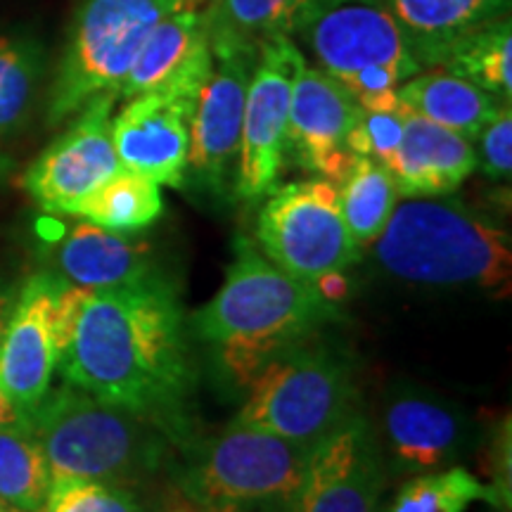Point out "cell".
<instances>
[{
    "label": "cell",
    "instance_id": "6da1fadb",
    "mask_svg": "<svg viewBox=\"0 0 512 512\" xmlns=\"http://www.w3.org/2000/svg\"><path fill=\"white\" fill-rule=\"evenodd\" d=\"M57 368L83 392L162 420L190 387L176 292L162 278L93 290Z\"/></svg>",
    "mask_w": 512,
    "mask_h": 512
},
{
    "label": "cell",
    "instance_id": "7a4b0ae2",
    "mask_svg": "<svg viewBox=\"0 0 512 512\" xmlns=\"http://www.w3.org/2000/svg\"><path fill=\"white\" fill-rule=\"evenodd\" d=\"M332 309L316 285L280 271L240 238L221 290L195 313V332L221 351L238 384L249 387L268 358L309 337Z\"/></svg>",
    "mask_w": 512,
    "mask_h": 512
},
{
    "label": "cell",
    "instance_id": "3957f363",
    "mask_svg": "<svg viewBox=\"0 0 512 512\" xmlns=\"http://www.w3.org/2000/svg\"><path fill=\"white\" fill-rule=\"evenodd\" d=\"M373 256L384 273L403 283L510 294V233L458 200L396 202L392 219L373 242Z\"/></svg>",
    "mask_w": 512,
    "mask_h": 512
},
{
    "label": "cell",
    "instance_id": "277c9868",
    "mask_svg": "<svg viewBox=\"0 0 512 512\" xmlns=\"http://www.w3.org/2000/svg\"><path fill=\"white\" fill-rule=\"evenodd\" d=\"M22 418L46 453L53 484L126 486L155 472L164 458L157 418L114 406L69 382L50 389Z\"/></svg>",
    "mask_w": 512,
    "mask_h": 512
},
{
    "label": "cell",
    "instance_id": "5b68a950",
    "mask_svg": "<svg viewBox=\"0 0 512 512\" xmlns=\"http://www.w3.org/2000/svg\"><path fill=\"white\" fill-rule=\"evenodd\" d=\"M181 8H192L190 0H81L50 88V124L119 93L150 31Z\"/></svg>",
    "mask_w": 512,
    "mask_h": 512
},
{
    "label": "cell",
    "instance_id": "8992f818",
    "mask_svg": "<svg viewBox=\"0 0 512 512\" xmlns=\"http://www.w3.org/2000/svg\"><path fill=\"white\" fill-rule=\"evenodd\" d=\"M349 366L304 339L280 349L249 382L240 422L313 448L354 418Z\"/></svg>",
    "mask_w": 512,
    "mask_h": 512
},
{
    "label": "cell",
    "instance_id": "52a82bcc",
    "mask_svg": "<svg viewBox=\"0 0 512 512\" xmlns=\"http://www.w3.org/2000/svg\"><path fill=\"white\" fill-rule=\"evenodd\" d=\"M311 448L235 420L219 437L197 448L181 477V494L200 503L297 501Z\"/></svg>",
    "mask_w": 512,
    "mask_h": 512
},
{
    "label": "cell",
    "instance_id": "ba28073f",
    "mask_svg": "<svg viewBox=\"0 0 512 512\" xmlns=\"http://www.w3.org/2000/svg\"><path fill=\"white\" fill-rule=\"evenodd\" d=\"M256 242L280 271L309 283L361 259V249L342 219L337 185L325 178L268 192L256 223Z\"/></svg>",
    "mask_w": 512,
    "mask_h": 512
},
{
    "label": "cell",
    "instance_id": "9c48e42d",
    "mask_svg": "<svg viewBox=\"0 0 512 512\" xmlns=\"http://www.w3.org/2000/svg\"><path fill=\"white\" fill-rule=\"evenodd\" d=\"M287 38H297L337 81L373 64L401 67L413 76L422 72L384 0H311Z\"/></svg>",
    "mask_w": 512,
    "mask_h": 512
},
{
    "label": "cell",
    "instance_id": "30bf717a",
    "mask_svg": "<svg viewBox=\"0 0 512 512\" xmlns=\"http://www.w3.org/2000/svg\"><path fill=\"white\" fill-rule=\"evenodd\" d=\"M299 48L280 36L259 46V60L249 76L245 117H242L235 192L256 202L278 188L287 159V119Z\"/></svg>",
    "mask_w": 512,
    "mask_h": 512
},
{
    "label": "cell",
    "instance_id": "8fae6325",
    "mask_svg": "<svg viewBox=\"0 0 512 512\" xmlns=\"http://www.w3.org/2000/svg\"><path fill=\"white\" fill-rule=\"evenodd\" d=\"M114 102L117 93L98 95L88 102L67 133L24 171V190L43 211L72 214L83 197L121 171L112 145Z\"/></svg>",
    "mask_w": 512,
    "mask_h": 512
},
{
    "label": "cell",
    "instance_id": "7c38bea8",
    "mask_svg": "<svg viewBox=\"0 0 512 512\" xmlns=\"http://www.w3.org/2000/svg\"><path fill=\"white\" fill-rule=\"evenodd\" d=\"M361 117V105L335 76L306 64L302 50L294 60L287 152L306 171L339 183L354 164L349 133Z\"/></svg>",
    "mask_w": 512,
    "mask_h": 512
},
{
    "label": "cell",
    "instance_id": "4fadbf2b",
    "mask_svg": "<svg viewBox=\"0 0 512 512\" xmlns=\"http://www.w3.org/2000/svg\"><path fill=\"white\" fill-rule=\"evenodd\" d=\"M384 489V465L361 415L311 448L294 512H375Z\"/></svg>",
    "mask_w": 512,
    "mask_h": 512
},
{
    "label": "cell",
    "instance_id": "5bb4252c",
    "mask_svg": "<svg viewBox=\"0 0 512 512\" xmlns=\"http://www.w3.org/2000/svg\"><path fill=\"white\" fill-rule=\"evenodd\" d=\"M256 60L259 50H235L214 57V69L190 117L188 169L197 181L219 192L226 190L233 171H238L247 86Z\"/></svg>",
    "mask_w": 512,
    "mask_h": 512
},
{
    "label": "cell",
    "instance_id": "9a60e30c",
    "mask_svg": "<svg viewBox=\"0 0 512 512\" xmlns=\"http://www.w3.org/2000/svg\"><path fill=\"white\" fill-rule=\"evenodd\" d=\"M190 98L171 93H145L128 100L112 119V145L121 169L140 174L157 185L181 188L188 176Z\"/></svg>",
    "mask_w": 512,
    "mask_h": 512
},
{
    "label": "cell",
    "instance_id": "2e32d148",
    "mask_svg": "<svg viewBox=\"0 0 512 512\" xmlns=\"http://www.w3.org/2000/svg\"><path fill=\"white\" fill-rule=\"evenodd\" d=\"M60 280L50 273H38L27 280L15 299L0 342V392L19 415L34 411L53 384L57 349L50 304Z\"/></svg>",
    "mask_w": 512,
    "mask_h": 512
},
{
    "label": "cell",
    "instance_id": "e0dca14e",
    "mask_svg": "<svg viewBox=\"0 0 512 512\" xmlns=\"http://www.w3.org/2000/svg\"><path fill=\"white\" fill-rule=\"evenodd\" d=\"M211 69L214 55L202 12L181 8L150 31L117 95L131 100L136 95L162 91L197 100Z\"/></svg>",
    "mask_w": 512,
    "mask_h": 512
},
{
    "label": "cell",
    "instance_id": "ac0fdd59",
    "mask_svg": "<svg viewBox=\"0 0 512 512\" xmlns=\"http://www.w3.org/2000/svg\"><path fill=\"white\" fill-rule=\"evenodd\" d=\"M382 430L392 458L413 472L453 463L467 446L465 415L430 394H396L384 406Z\"/></svg>",
    "mask_w": 512,
    "mask_h": 512
},
{
    "label": "cell",
    "instance_id": "d6986e66",
    "mask_svg": "<svg viewBox=\"0 0 512 512\" xmlns=\"http://www.w3.org/2000/svg\"><path fill=\"white\" fill-rule=\"evenodd\" d=\"M477 164L479 157L472 140L406 110L401 145L384 166L392 174L399 195L444 197L458 190Z\"/></svg>",
    "mask_w": 512,
    "mask_h": 512
},
{
    "label": "cell",
    "instance_id": "ffe728a7",
    "mask_svg": "<svg viewBox=\"0 0 512 512\" xmlns=\"http://www.w3.org/2000/svg\"><path fill=\"white\" fill-rule=\"evenodd\" d=\"M55 264L64 280L86 290H114L162 278L147 242L91 221L76 223L64 235L55 247Z\"/></svg>",
    "mask_w": 512,
    "mask_h": 512
},
{
    "label": "cell",
    "instance_id": "44dd1931",
    "mask_svg": "<svg viewBox=\"0 0 512 512\" xmlns=\"http://www.w3.org/2000/svg\"><path fill=\"white\" fill-rule=\"evenodd\" d=\"M420 67H439L472 31L508 17L510 0H384Z\"/></svg>",
    "mask_w": 512,
    "mask_h": 512
},
{
    "label": "cell",
    "instance_id": "7402d4cb",
    "mask_svg": "<svg viewBox=\"0 0 512 512\" xmlns=\"http://www.w3.org/2000/svg\"><path fill=\"white\" fill-rule=\"evenodd\" d=\"M396 98L406 110L467 140H477L501 107L494 95L448 69L411 76L396 88Z\"/></svg>",
    "mask_w": 512,
    "mask_h": 512
},
{
    "label": "cell",
    "instance_id": "603a6c76",
    "mask_svg": "<svg viewBox=\"0 0 512 512\" xmlns=\"http://www.w3.org/2000/svg\"><path fill=\"white\" fill-rule=\"evenodd\" d=\"M311 0H209L202 10L211 55L259 50L261 43L290 36L294 19Z\"/></svg>",
    "mask_w": 512,
    "mask_h": 512
},
{
    "label": "cell",
    "instance_id": "cb8c5ba5",
    "mask_svg": "<svg viewBox=\"0 0 512 512\" xmlns=\"http://www.w3.org/2000/svg\"><path fill=\"white\" fill-rule=\"evenodd\" d=\"M53 477L27 420L0 427V503L12 512H46Z\"/></svg>",
    "mask_w": 512,
    "mask_h": 512
},
{
    "label": "cell",
    "instance_id": "d4e9b609",
    "mask_svg": "<svg viewBox=\"0 0 512 512\" xmlns=\"http://www.w3.org/2000/svg\"><path fill=\"white\" fill-rule=\"evenodd\" d=\"M337 192L349 235L358 249L370 247L382 235L399 202L392 174L377 159L356 157L347 176L337 183Z\"/></svg>",
    "mask_w": 512,
    "mask_h": 512
},
{
    "label": "cell",
    "instance_id": "484cf974",
    "mask_svg": "<svg viewBox=\"0 0 512 512\" xmlns=\"http://www.w3.org/2000/svg\"><path fill=\"white\" fill-rule=\"evenodd\" d=\"M164 211V200L159 185L150 178L121 169L110 181L95 188L91 195L72 209L74 216L119 233L147 228Z\"/></svg>",
    "mask_w": 512,
    "mask_h": 512
},
{
    "label": "cell",
    "instance_id": "4316f807",
    "mask_svg": "<svg viewBox=\"0 0 512 512\" xmlns=\"http://www.w3.org/2000/svg\"><path fill=\"white\" fill-rule=\"evenodd\" d=\"M512 22L496 19L472 31L448 50L439 67L467 79L482 91L512 100Z\"/></svg>",
    "mask_w": 512,
    "mask_h": 512
},
{
    "label": "cell",
    "instance_id": "83f0119b",
    "mask_svg": "<svg viewBox=\"0 0 512 512\" xmlns=\"http://www.w3.org/2000/svg\"><path fill=\"white\" fill-rule=\"evenodd\" d=\"M43 76V50L34 38L0 36V138L29 117Z\"/></svg>",
    "mask_w": 512,
    "mask_h": 512
},
{
    "label": "cell",
    "instance_id": "f1b7e54d",
    "mask_svg": "<svg viewBox=\"0 0 512 512\" xmlns=\"http://www.w3.org/2000/svg\"><path fill=\"white\" fill-rule=\"evenodd\" d=\"M477 501H491V486L479 482L465 467H451L430 470L403 484L389 512H467Z\"/></svg>",
    "mask_w": 512,
    "mask_h": 512
},
{
    "label": "cell",
    "instance_id": "f546056e",
    "mask_svg": "<svg viewBox=\"0 0 512 512\" xmlns=\"http://www.w3.org/2000/svg\"><path fill=\"white\" fill-rule=\"evenodd\" d=\"M403 126L406 107L401 102L392 110H361V117L349 133V150L356 157H370L387 164L399 150Z\"/></svg>",
    "mask_w": 512,
    "mask_h": 512
},
{
    "label": "cell",
    "instance_id": "4dcf8cb0",
    "mask_svg": "<svg viewBox=\"0 0 512 512\" xmlns=\"http://www.w3.org/2000/svg\"><path fill=\"white\" fill-rule=\"evenodd\" d=\"M46 512H140L124 486L102 482L53 484Z\"/></svg>",
    "mask_w": 512,
    "mask_h": 512
},
{
    "label": "cell",
    "instance_id": "1f68e13d",
    "mask_svg": "<svg viewBox=\"0 0 512 512\" xmlns=\"http://www.w3.org/2000/svg\"><path fill=\"white\" fill-rule=\"evenodd\" d=\"M479 150L477 157H482V169L489 178L503 181L512 171V112L510 102L498 107L494 119L484 126L479 133Z\"/></svg>",
    "mask_w": 512,
    "mask_h": 512
},
{
    "label": "cell",
    "instance_id": "d6a6232c",
    "mask_svg": "<svg viewBox=\"0 0 512 512\" xmlns=\"http://www.w3.org/2000/svg\"><path fill=\"white\" fill-rule=\"evenodd\" d=\"M164 512H245V508L233 503H200L195 498L181 494L166 505Z\"/></svg>",
    "mask_w": 512,
    "mask_h": 512
},
{
    "label": "cell",
    "instance_id": "836d02e7",
    "mask_svg": "<svg viewBox=\"0 0 512 512\" xmlns=\"http://www.w3.org/2000/svg\"><path fill=\"white\" fill-rule=\"evenodd\" d=\"M313 285H316V290L323 294L330 304L339 302V299H344L349 294V280L344 278L342 271L320 275L318 280H313Z\"/></svg>",
    "mask_w": 512,
    "mask_h": 512
},
{
    "label": "cell",
    "instance_id": "e575fe53",
    "mask_svg": "<svg viewBox=\"0 0 512 512\" xmlns=\"http://www.w3.org/2000/svg\"><path fill=\"white\" fill-rule=\"evenodd\" d=\"M12 306H15V297H12V292L0 290V342H3L5 328H8Z\"/></svg>",
    "mask_w": 512,
    "mask_h": 512
},
{
    "label": "cell",
    "instance_id": "d590c367",
    "mask_svg": "<svg viewBox=\"0 0 512 512\" xmlns=\"http://www.w3.org/2000/svg\"><path fill=\"white\" fill-rule=\"evenodd\" d=\"M17 418H22V415L15 411V406H12V403L5 399V394L0 392V427L10 425V422H15Z\"/></svg>",
    "mask_w": 512,
    "mask_h": 512
},
{
    "label": "cell",
    "instance_id": "8d00e7d4",
    "mask_svg": "<svg viewBox=\"0 0 512 512\" xmlns=\"http://www.w3.org/2000/svg\"><path fill=\"white\" fill-rule=\"evenodd\" d=\"M0 512H12V510L5 503H0Z\"/></svg>",
    "mask_w": 512,
    "mask_h": 512
},
{
    "label": "cell",
    "instance_id": "74e56055",
    "mask_svg": "<svg viewBox=\"0 0 512 512\" xmlns=\"http://www.w3.org/2000/svg\"><path fill=\"white\" fill-rule=\"evenodd\" d=\"M498 512H510V508H496Z\"/></svg>",
    "mask_w": 512,
    "mask_h": 512
},
{
    "label": "cell",
    "instance_id": "f35d334b",
    "mask_svg": "<svg viewBox=\"0 0 512 512\" xmlns=\"http://www.w3.org/2000/svg\"><path fill=\"white\" fill-rule=\"evenodd\" d=\"M190 3H192V5H197V3H202V0H190Z\"/></svg>",
    "mask_w": 512,
    "mask_h": 512
},
{
    "label": "cell",
    "instance_id": "ab89813d",
    "mask_svg": "<svg viewBox=\"0 0 512 512\" xmlns=\"http://www.w3.org/2000/svg\"><path fill=\"white\" fill-rule=\"evenodd\" d=\"M190 5H192V3H190ZM192 8H195V5H192Z\"/></svg>",
    "mask_w": 512,
    "mask_h": 512
}]
</instances>
